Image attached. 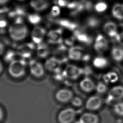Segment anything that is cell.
<instances>
[{"label": "cell", "instance_id": "e575fe53", "mask_svg": "<svg viewBox=\"0 0 123 123\" xmlns=\"http://www.w3.org/2000/svg\"><path fill=\"white\" fill-rule=\"evenodd\" d=\"M8 22L5 19L0 18V28L5 27L7 25Z\"/></svg>", "mask_w": 123, "mask_h": 123}, {"label": "cell", "instance_id": "7a4b0ae2", "mask_svg": "<svg viewBox=\"0 0 123 123\" xmlns=\"http://www.w3.org/2000/svg\"><path fill=\"white\" fill-rule=\"evenodd\" d=\"M8 71L12 77L20 78L25 74V63L22 60H15L10 62Z\"/></svg>", "mask_w": 123, "mask_h": 123}, {"label": "cell", "instance_id": "7c38bea8", "mask_svg": "<svg viewBox=\"0 0 123 123\" xmlns=\"http://www.w3.org/2000/svg\"><path fill=\"white\" fill-rule=\"evenodd\" d=\"M62 63V62L58 58L51 57L46 60L45 63V67L50 72L57 73L61 71V65Z\"/></svg>", "mask_w": 123, "mask_h": 123}, {"label": "cell", "instance_id": "ac0fdd59", "mask_svg": "<svg viewBox=\"0 0 123 123\" xmlns=\"http://www.w3.org/2000/svg\"><path fill=\"white\" fill-rule=\"evenodd\" d=\"M31 7L37 12L45 10L49 6V3L46 0H31L30 2Z\"/></svg>", "mask_w": 123, "mask_h": 123}, {"label": "cell", "instance_id": "484cf974", "mask_svg": "<svg viewBox=\"0 0 123 123\" xmlns=\"http://www.w3.org/2000/svg\"><path fill=\"white\" fill-rule=\"evenodd\" d=\"M27 19L30 24L34 25H37L40 22L41 18L37 13H32L28 15Z\"/></svg>", "mask_w": 123, "mask_h": 123}, {"label": "cell", "instance_id": "d4e9b609", "mask_svg": "<svg viewBox=\"0 0 123 123\" xmlns=\"http://www.w3.org/2000/svg\"><path fill=\"white\" fill-rule=\"evenodd\" d=\"M59 24L62 27L71 30H74L77 27V25L67 19H62L59 21Z\"/></svg>", "mask_w": 123, "mask_h": 123}, {"label": "cell", "instance_id": "9c48e42d", "mask_svg": "<svg viewBox=\"0 0 123 123\" xmlns=\"http://www.w3.org/2000/svg\"><path fill=\"white\" fill-rule=\"evenodd\" d=\"M56 99L61 103H67L71 100L73 98V92L68 89L62 88L55 93Z\"/></svg>", "mask_w": 123, "mask_h": 123}, {"label": "cell", "instance_id": "30bf717a", "mask_svg": "<svg viewBox=\"0 0 123 123\" xmlns=\"http://www.w3.org/2000/svg\"><path fill=\"white\" fill-rule=\"evenodd\" d=\"M102 99L98 95L90 97L86 102V108L90 111H96L99 109L102 106Z\"/></svg>", "mask_w": 123, "mask_h": 123}, {"label": "cell", "instance_id": "4dcf8cb0", "mask_svg": "<svg viewBox=\"0 0 123 123\" xmlns=\"http://www.w3.org/2000/svg\"><path fill=\"white\" fill-rule=\"evenodd\" d=\"M16 53L13 51L10 50L8 51L5 55V60L7 62H12V61L16 60L15 59L16 56Z\"/></svg>", "mask_w": 123, "mask_h": 123}, {"label": "cell", "instance_id": "4fadbf2b", "mask_svg": "<svg viewBox=\"0 0 123 123\" xmlns=\"http://www.w3.org/2000/svg\"><path fill=\"white\" fill-rule=\"evenodd\" d=\"M47 38L49 43L60 44L62 42V30L61 29L52 30L48 33Z\"/></svg>", "mask_w": 123, "mask_h": 123}, {"label": "cell", "instance_id": "277c9868", "mask_svg": "<svg viewBox=\"0 0 123 123\" xmlns=\"http://www.w3.org/2000/svg\"><path fill=\"white\" fill-rule=\"evenodd\" d=\"M83 73V69L74 64H68L62 72L64 77L74 80L79 78Z\"/></svg>", "mask_w": 123, "mask_h": 123}, {"label": "cell", "instance_id": "83f0119b", "mask_svg": "<svg viewBox=\"0 0 123 123\" xmlns=\"http://www.w3.org/2000/svg\"><path fill=\"white\" fill-rule=\"evenodd\" d=\"M95 10L98 13H102L105 12L108 9V5L106 3L102 1L98 2L94 6Z\"/></svg>", "mask_w": 123, "mask_h": 123}, {"label": "cell", "instance_id": "ffe728a7", "mask_svg": "<svg viewBox=\"0 0 123 123\" xmlns=\"http://www.w3.org/2000/svg\"><path fill=\"white\" fill-rule=\"evenodd\" d=\"M112 58L116 62H120L123 60V48L120 47H114L111 50Z\"/></svg>", "mask_w": 123, "mask_h": 123}, {"label": "cell", "instance_id": "f1b7e54d", "mask_svg": "<svg viewBox=\"0 0 123 123\" xmlns=\"http://www.w3.org/2000/svg\"><path fill=\"white\" fill-rule=\"evenodd\" d=\"M97 92L98 94H102L107 92L108 90V86L106 83L102 82H99L95 87Z\"/></svg>", "mask_w": 123, "mask_h": 123}, {"label": "cell", "instance_id": "8992f818", "mask_svg": "<svg viewBox=\"0 0 123 123\" xmlns=\"http://www.w3.org/2000/svg\"><path fill=\"white\" fill-rule=\"evenodd\" d=\"M46 35V31L45 29L39 26H36L32 31L31 37L35 44L39 45L43 43Z\"/></svg>", "mask_w": 123, "mask_h": 123}, {"label": "cell", "instance_id": "7402d4cb", "mask_svg": "<svg viewBox=\"0 0 123 123\" xmlns=\"http://www.w3.org/2000/svg\"><path fill=\"white\" fill-rule=\"evenodd\" d=\"M93 64L96 68L102 69L106 67L108 64L107 59L102 56L96 57L93 61Z\"/></svg>", "mask_w": 123, "mask_h": 123}, {"label": "cell", "instance_id": "4316f807", "mask_svg": "<svg viewBox=\"0 0 123 123\" xmlns=\"http://www.w3.org/2000/svg\"><path fill=\"white\" fill-rule=\"evenodd\" d=\"M99 23L100 21L99 19L94 16L89 17L86 21V24L87 26L92 28L98 27L99 25Z\"/></svg>", "mask_w": 123, "mask_h": 123}, {"label": "cell", "instance_id": "1f68e13d", "mask_svg": "<svg viewBox=\"0 0 123 123\" xmlns=\"http://www.w3.org/2000/svg\"><path fill=\"white\" fill-rule=\"evenodd\" d=\"M71 104L72 105L75 107H80L81 106L82 104H83V100L82 99L78 97H73V98L71 100Z\"/></svg>", "mask_w": 123, "mask_h": 123}, {"label": "cell", "instance_id": "f546056e", "mask_svg": "<svg viewBox=\"0 0 123 123\" xmlns=\"http://www.w3.org/2000/svg\"><path fill=\"white\" fill-rule=\"evenodd\" d=\"M113 111L115 113L120 116H123V102L119 101L113 106Z\"/></svg>", "mask_w": 123, "mask_h": 123}, {"label": "cell", "instance_id": "6da1fadb", "mask_svg": "<svg viewBox=\"0 0 123 123\" xmlns=\"http://www.w3.org/2000/svg\"><path fill=\"white\" fill-rule=\"evenodd\" d=\"M28 32L27 26L21 20H16L9 26L8 29L10 37L16 41H20L25 39Z\"/></svg>", "mask_w": 123, "mask_h": 123}, {"label": "cell", "instance_id": "f35d334b", "mask_svg": "<svg viewBox=\"0 0 123 123\" xmlns=\"http://www.w3.org/2000/svg\"><path fill=\"white\" fill-rule=\"evenodd\" d=\"M10 0H0V5H3L7 4Z\"/></svg>", "mask_w": 123, "mask_h": 123}, {"label": "cell", "instance_id": "836d02e7", "mask_svg": "<svg viewBox=\"0 0 123 123\" xmlns=\"http://www.w3.org/2000/svg\"><path fill=\"white\" fill-rule=\"evenodd\" d=\"M116 40L121 45L123 46V31L120 34H118Z\"/></svg>", "mask_w": 123, "mask_h": 123}, {"label": "cell", "instance_id": "cb8c5ba5", "mask_svg": "<svg viewBox=\"0 0 123 123\" xmlns=\"http://www.w3.org/2000/svg\"><path fill=\"white\" fill-rule=\"evenodd\" d=\"M37 45L38 46L37 50L38 56L41 58H45L47 57L49 53V49L47 45L43 43Z\"/></svg>", "mask_w": 123, "mask_h": 123}, {"label": "cell", "instance_id": "74e56055", "mask_svg": "<svg viewBox=\"0 0 123 123\" xmlns=\"http://www.w3.org/2000/svg\"><path fill=\"white\" fill-rule=\"evenodd\" d=\"M90 59V56L88 54H84V56L82 57V60L84 61H87Z\"/></svg>", "mask_w": 123, "mask_h": 123}, {"label": "cell", "instance_id": "e0dca14e", "mask_svg": "<svg viewBox=\"0 0 123 123\" xmlns=\"http://www.w3.org/2000/svg\"><path fill=\"white\" fill-rule=\"evenodd\" d=\"M99 121L97 115L91 113L85 112L83 113L79 119V123H98Z\"/></svg>", "mask_w": 123, "mask_h": 123}, {"label": "cell", "instance_id": "d590c367", "mask_svg": "<svg viewBox=\"0 0 123 123\" xmlns=\"http://www.w3.org/2000/svg\"><path fill=\"white\" fill-rule=\"evenodd\" d=\"M4 111L3 108L0 106V123L3 121L4 118Z\"/></svg>", "mask_w": 123, "mask_h": 123}, {"label": "cell", "instance_id": "44dd1931", "mask_svg": "<svg viewBox=\"0 0 123 123\" xmlns=\"http://www.w3.org/2000/svg\"><path fill=\"white\" fill-rule=\"evenodd\" d=\"M119 80L118 74L113 71H110L104 74L103 76V80L105 83L112 84L115 83Z\"/></svg>", "mask_w": 123, "mask_h": 123}, {"label": "cell", "instance_id": "603a6c76", "mask_svg": "<svg viewBox=\"0 0 123 123\" xmlns=\"http://www.w3.org/2000/svg\"><path fill=\"white\" fill-rule=\"evenodd\" d=\"M75 36L78 41L81 43L89 44L92 42V38L86 33L78 32L75 33Z\"/></svg>", "mask_w": 123, "mask_h": 123}, {"label": "cell", "instance_id": "ab89813d", "mask_svg": "<svg viewBox=\"0 0 123 123\" xmlns=\"http://www.w3.org/2000/svg\"><path fill=\"white\" fill-rule=\"evenodd\" d=\"M3 70V65L2 62L0 60V74L2 72Z\"/></svg>", "mask_w": 123, "mask_h": 123}, {"label": "cell", "instance_id": "d6a6232c", "mask_svg": "<svg viewBox=\"0 0 123 123\" xmlns=\"http://www.w3.org/2000/svg\"><path fill=\"white\" fill-rule=\"evenodd\" d=\"M61 10L59 6H54L51 9V14L53 16H57L60 14Z\"/></svg>", "mask_w": 123, "mask_h": 123}, {"label": "cell", "instance_id": "5bb4252c", "mask_svg": "<svg viewBox=\"0 0 123 123\" xmlns=\"http://www.w3.org/2000/svg\"><path fill=\"white\" fill-rule=\"evenodd\" d=\"M103 31L109 37L116 39L119 33L117 32V28L116 24L111 21L105 23L103 26Z\"/></svg>", "mask_w": 123, "mask_h": 123}, {"label": "cell", "instance_id": "5b68a950", "mask_svg": "<svg viewBox=\"0 0 123 123\" xmlns=\"http://www.w3.org/2000/svg\"><path fill=\"white\" fill-rule=\"evenodd\" d=\"M108 48V42L106 37L102 34L97 36L94 44V48L95 51L102 54L107 50Z\"/></svg>", "mask_w": 123, "mask_h": 123}, {"label": "cell", "instance_id": "9a60e30c", "mask_svg": "<svg viewBox=\"0 0 123 123\" xmlns=\"http://www.w3.org/2000/svg\"><path fill=\"white\" fill-rule=\"evenodd\" d=\"M84 50L83 48L80 46L71 47L68 50V57L72 60H82V57L84 55Z\"/></svg>", "mask_w": 123, "mask_h": 123}, {"label": "cell", "instance_id": "60d3db41", "mask_svg": "<svg viewBox=\"0 0 123 123\" xmlns=\"http://www.w3.org/2000/svg\"><path fill=\"white\" fill-rule=\"evenodd\" d=\"M19 0V1H23V0Z\"/></svg>", "mask_w": 123, "mask_h": 123}, {"label": "cell", "instance_id": "8d00e7d4", "mask_svg": "<svg viewBox=\"0 0 123 123\" xmlns=\"http://www.w3.org/2000/svg\"><path fill=\"white\" fill-rule=\"evenodd\" d=\"M5 49V47L3 43L0 42V55H2L4 52Z\"/></svg>", "mask_w": 123, "mask_h": 123}, {"label": "cell", "instance_id": "8fae6325", "mask_svg": "<svg viewBox=\"0 0 123 123\" xmlns=\"http://www.w3.org/2000/svg\"><path fill=\"white\" fill-rule=\"evenodd\" d=\"M34 43H25L24 44L18 48L17 53L23 58H28L31 56L35 46Z\"/></svg>", "mask_w": 123, "mask_h": 123}, {"label": "cell", "instance_id": "d6986e66", "mask_svg": "<svg viewBox=\"0 0 123 123\" xmlns=\"http://www.w3.org/2000/svg\"><path fill=\"white\" fill-rule=\"evenodd\" d=\"M112 16L119 20H123V4L116 3L111 9Z\"/></svg>", "mask_w": 123, "mask_h": 123}, {"label": "cell", "instance_id": "3957f363", "mask_svg": "<svg viewBox=\"0 0 123 123\" xmlns=\"http://www.w3.org/2000/svg\"><path fill=\"white\" fill-rule=\"evenodd\" d=\"M76 111L72 108H67L58 113L57 120L59 123H72L74 120Z\"/></svg>", "mask_w": 123, "mask_h": 123}, {"label": "cell", "instance_id": "ba28073f", "mask_svg": "<svg viewBox=\"0 0 123 123\" xmlns=\"http://www.w3.org/2000/svg\"><path fill=\"white\" fill-rule=\"evenodd\" d=\"M123 98V86H116L112 87L109 91L107 99L108 102L119 101Z\"/></svg>", "mask_w": 123, "mask_h": 123}, {"label": "cell", "instance_id": "52a82bcc", "mask_svg": "<svg viewBox=\"0 0 123 123\" xmlns=\"http://www.w3.org/2000/svg\"><path fill=\"white\" fill-rule=\"evenodd\" d=\"M29 71L31 74L36 78H41L45 74V68L40 62L32 61L29 64Z\"/></svg>", "mask_w": 123, "mask_h": 123}, {"label": "cell", "instance_id": "2e32d148", "mask_svg": "<svg viewBox=\"0 0 123 123\" xmlns=\"http://www.w3.org/2000/svg\"><path fill=\"white\" fill-rule=\"evenodd\" d=\"M79 86L81 89L84 92L89 93L95 89L96 86L93 80L88 77L84 78L79 83Z\"/></svg>", "mask_w": 123, "mask_h": 123}]
</instances>
